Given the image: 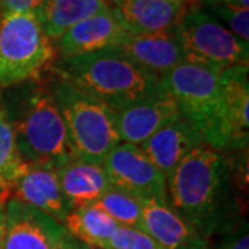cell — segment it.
Here are the masks:
<instances>
[{
	"mask_svg": "<svg viewBox=\"0 0 249 249\" xmlns=\"http://www.w3.org/2000/svg\"><path fill=\"white\" fill-rule=\"evenodd\" d=\"M230 166L217 150L198 145L173 170L168 183L169 206L205 241L230 230L227 222Z\"/></svg>",
	"mask_w": 249,
	"mask_h": 249,
	"instance_id": "1",
	"label": "cell"
},
{
	"mask_svg": "<svg viewBox=\"0 0 249 249\" xmlns=\"http://www.w3.org/2000/svg\"><path fill=\"white\" fill-rule=\"evenodd\" d=\"M64 76L112 109L163 89L160 76L144 70L115 47L64 60Z\"/></svg>",
	"mask_w": 249,
	"mask_h": 249,
	"instance_id": "2",
	"label": "cell"
},
{
	"mask_svg": "<svg viewBox=\"0 0 249 249\" xmlns=\"http://www.w3.org/2000/svg\"><path fill=\"white\" fill-rule=\"evenodd\" d=\"M160 82L206 145L217 151L231 147L222 72L184 61L160 76Z\"/></svg>",
	"mask_w": 249,
	"mask_h": 249,
	"instance_id": "3",
	"label": "cell"
},
{
	"mask_svg": "<svg viewBox=\"0 0 249 249\" xmlns=\"http://www.w3.org/2000/svg\"><path fill=\"white\" fill-rule=\"evenodd\" d=\"M60 109L75 158L103 165L109 152L121 142L115 111L91 97L57 72L50 88Z\"/></svg>",
	"mask_w": 249,
	"mask_h": 249,
	"instance_id": "4",
	"label": "cell"
},
{
	"mask_svg": "<svg viewBox=\"0 0 249 249\" xmlns=\"http://www.w3.org/2000/svg\"><path fill=\"white\" fill-rule=\"evenodd\" d=\"M55 57V47L36 13L0 17V89L42 79Z\"/></svg>",
	"mask_w": 249,
	"mask_h": 249,
	"instance_id": "5",
	"label": "cell"
},
{
	"mask_svg": "<svg viewBox=\"0 0 249 249\" xmlns=\"http://www.w3.org/2000/svg\"><path fill=\"white\" fill-rule=\"evenodd\" d=\"M13 124L18 151L25 162L60 169L75 158L50 88L35 86L28 96L22 115Z\"/></svg>",
	"mask_w": 249,
	"mask_h": 249,
	"instance_id": "6",
	"label": "cell"
},
{
	"mask_svg": "<svg viewBox=\"0 0 249 249\" xmlns=\"http://www.w3.org/2000/svg\"><path fill=\"white\" fill-rule=\"evenodd\" d=\"M184 61L217 71L248 67L249 47L199 7H191L178 27Z\"/></svg>",
	"mask_w": 249,
	"mask_h": 249,
	"instance_id": "7",
	"label": "cell"
},
{
	"mask_svg": "<svg viewBox=\"0 0 249 249\" xmlns=\"http://www.w3.org/2000/svg\"><path fill=\"white\" fill-rule=\"evenodd\" d=\"M103 168L111 186L142 201L169 205L166 178L152 165L140 145L121 142L106 157Z\"/></svg>",
	"mask_w": 249,
	"mask_h": 249,
	"instance_id": "8",
	"label": "cell"
},
{
	"mask_svg": "<svg viewBox=\"0 0 249 249\" xmlns=\"http://www.w3.org/2000/svg\"><path fill=\"white\" fill-rule=\"evenodd\" d=\"M68 234L53 217L14 198L7 199L3 249H62Z\"/></svg>",
	"mask_w": 249,
	"mask_h": 249,
	"instance_id": "9",
	"label": "cell"
},
{
	"mask_svg": "<svg viewBox=\"0 0 249 249\" xmlns=\"http://www.w3.org/2000/svg\"><path fill=\"white\" fill-rule=\"evenodd\" d=\"M6 193L9 198L40 211L61 224L70 213L62 196L57 169L47 165L24 160Z\"/></svg>",
	"mask_w": 249,
	"mask_h": 249,
	"instance_id": "10",
	"label": "cell"
},
{
	"mask_svg": "<svg viewBox=\"0 0 249 249\" xmlns=\"http://www.w3.org/2000/svg\"><path fill=\"white\" fill-rule=\"evenodd\" d=\"M114 111L121 142L134 145H142L163 126L181 116L176 101L165 89Z\"/></svg>",
	"mask_w": 249,
	"mask_h": 249,
	"instance_id": "11",
	"label": "cell"
},
{
	"mask_svg": "<svg viewBox=\"0 0 249 249\" xmlns=\"http://www.w3.org/2000/svg\"><path fill=\"white\" fill-rule=\"evenodd\" d=\"M112 10L130 35L178 32L191 6L176 0H114Z\"/></svg>",
	"mask_w": 249,
	"mask_h": 249,
	"instance_id": "12",
	"label": "cell"
},
{
	"mask_svg": "<svg viewBox=\"0 0 249 249\" xmlns=\"http://www.w3.org/2000/svg\"><path fill=\"white\" fill-rule=\"evenodd\" d=\"M124 29L112 7L73 25L57 40L55 52L62 60L116 47L126 39Z\"/></svg>",
	"mask_w": 249,
	"mask_h": 249,
	"instance_id": "13",
	"label": "cell"
},
{
	"mask_svg": "<svg viewBox=\"0 0 249 249\" xmlns=\"http://www.w3.org/2000/svg\"><path fill=\"white\" fill-rule=\"evenodd\" d=\"M205 144L202 136L183 116L163 126L140 145L142 152L168 180L178 165L198 145ZM206 145V144H205Z\"/></svg>",
	"mask_w": 249,
	"mask_h": 249,
	"instance_id": "14",
	"label": "cell"
},
{
	"mask_svg": "<svg viewBox=\"0 0 249 249\" xmlns=\"http://www.w3.org/2000/svg\"><path fill=\"white\" fill-rule=\"evenodd\" d=\"M140 230L160 249H206L208 242L193 226L184 222L169 205L145 201Z\"/></svg>",
	"mask_w": 249,
	"mask_h": 249,
	"instance_id": "15",
	"label": "cell"
},
{
	"mask_svg": "<svg viewBox=\"0 0 249 249\" xmlns=\"http://www.w3.org/2000/svg\"><path fill=\"white\" fill-rule=\"evenodd\" d=\"M144 70L163 76L184 62L183 45L178 32L160 35H129L115 47Z\"/></svg>",
	"mask_w": 249,
	"mask_h": 249,
	"instance_id": "16",
	"label": "cell"
},
{
	"mask_svg": "<svg viewBox=\"0 0 249 249\" xmlns=\"http://www.w3.org/2000/svg\"><path fill=\"white\" fill-rule=\"evenodd\" d=\"M60 187L70 211L86 205H94L111 183L103 165L73 158L57 169Z\"/></svg>",
	"mask_w": 249,
	"mask_h": 249,
	"instance_id": "17",
	"label": "cell"
},
{
	"mask_svg": "<svg viewBox=\"0 0 249 249\" xmlns=\"http://www.w3.org/2000/svg\"><path fill=\"white\" fill-rule=\"evenodd\" d=\"M226 111L231 148H247L249 137L248 67H234L222 72Z\"/></svg>",
	"mask_w": 249,
	"mask_h": 249,
	"instance_id": "18",
	"label": "cell"
},
{
	"mask_svg": "<svg viewBox=\"0 0 249 249\" xmlns=\"http://www.w3.org/2000/svg\"><path fill=\"white\" fill-rule=\"evenodd\" d=\"M111 6L101 0H45L36 11L49 39L58 40L68 29Z\"/></svg>",
	"mask_w": 249,
	"mask_h": 249,
	"instance_id": "19",
	"label": "cell"
},
{
	"mask_svg": "<svg viewBox=\"0 0 249 249\" xmlns=\"http://www.w3.org/2000/svg\"><path fill=\"white\" fill-rule=\"evenodd\" d=\"M118 223L96 205H86L70 211L64 227L72 237L82 242L103 249L118 229Z\"/></svg>",
	"mask_w": 249,
	"mask_h": 249,
	"instance_id": "20",
	"label": "cell"
},
{
	"mask_svg": "<svg viewBox=\"0 0 249 249\" xmlns=\"http://www.w3.org/2000/svg\"><path fill=\"white\" fill-rule=\"evenodd\" d=\"M144 202L145 201L140 199L139 196L109 186L104 196L94 205L111 216L119 226L140 229Z\"/></svg>",
	"mask_w": 249,
	"mask_h": 249,
	"instance_id": "21",
	"label": "cell"
},
{
	"mask_svg": "<svg viewBox=\"0 0 249 249\" xmlns=\"http://www.w3.org/2000/svg\"><path fill=\"white\" fill-rule=\"evenodd\" d=\"M22 162L24 160L17 147L14 124L6 111L0 107V190L7 191Z\"/></svg>",
	"mask_w": 249,
	"mask_h": 249,
	"instance_id": "22",
	"label": "cell"
},
{
	"mask_svg": "<svg viewBox=\"0 0 249 249\" xmlns=\"http://www.w3.org/2000/svg\"><path fill=\"white\" fill-rule=\"evenodd\" d=\"M103 249H160L148 234L134 227L118 226Z\"/></svg>",
	"mask_w": 249,
	"mask_h": 249,
	"instance_id": "23",
	"label": "cell"
},
{
	"mask_svg": "<svg viewBox=\"0 0 249 249\" xmlns=\"http://www.w3.org/2000/svg\"><path fill=\"white\" fill-rule=\"evenodd\" d=\"M219 16L229 24V27L238 39L248 42L249 39V11L244 9H235L223 6L217 9Z\"/></svg>",
	"mask_w": 249,
	"mask_h": 249,
	"instance_id": "24",
	"label": "cell"
},
{
	"mask_svg": "<svg viewBox=\"0 0 249 249\" xmlns=\"http://www.w3.org/2000/svg\"><path fill=\"white\" fill-rule=\"evenodd\" d=\"M226 237L214 248L206 249H249L248 224H241L238 229H230L223 232Z\"/></svg>",
	"mask_w": 249,
	"mask_h": 249,
	"instance_id": "25",
	"label": "cell"
},
{
	"mask_svg": "<svg viewBox=\"0 0 249 249\" xmlns=\"http://www.w3.org/2000/svg\"><path fill=\"white\" fill-rule=\"evenodd\" d=\"M45 0H0V14L36 13Z\"/></svg>",
	"mask_w": 249,
	"mask_h": 249,
	"instance_id": "26",
	"label": "cell"
},
{
	"mask_svg": "<svg viewBox=\"0 0 249 249\" xmlns=\"http://www.w3.org/2000/svg\"><path fill=\"white\" fill-rule=\"evenodd\" d=\"M9 196L6 191L0 190V249L4 245V237H6V202Z\"/></svg>",
	"mask_w": 249,
	"mask_h": 249,
	"instance_id": "27",
	"label": "cell"
},
{
	"mask_svg": "<svg viewBox=\"0 0 249 249\" xmlns=\"http://www.w3.org/2000/svg\"><path fill=\"white\" fill-rule=\"evenodd\" d=\"M62 249H100V248L88 245V244L82 242V241H79L78 238L72 237L71 234H68L67 240H65V242H64V247H62Z\"/></svg>",
	"mask_w": 249,
	"mask_h": 249,
	"instance_id": "28",
	"label": "cell"
},
{
	"mask_svg": "<svg viewBox=\"0 0 249 249\" xmlns=\"http://www.w3.org/2000/svg\"><path fill=\"white\" fill-rule=\"evenodd\" d=\"M223 6H229V7H235V9L248 10L249 0H220Z\"/></svg>",
	"mask_w": 249,
	"mask_h": 249,
	"instance_id": "29",
	"label": "cell"
},
{
	"mask_svg": "<svg viewBox=\"0 0 249 249\" xmlns=\"http://www.w3.org/2000/svg\"><path fill=\"white\" fill-rule=\"evenodd\" d=\"M176 1H183V3H186V4L191 6V7H198L201 0H176Z\"/></svg>",
	"mask_w": 249,
	"mask_h": 249,
	"instance_id": "30",
	"label": "cell"
},
{
	"mask_svg": "<svg viewBox=\"0 0 249 249\" xmlns=\"http://www.w3.org/2000/svg\"><path fill=\"white\" fill-rule=\"evenodd\" d=\"M101 1H104V3H107L109 6H112V1H114V0H101Z\"/></svg>",
	"mask_w": 249,
	"mask_h": 249,
	"instance_id": "31",
	"label": "cell"
}]
</instances>
